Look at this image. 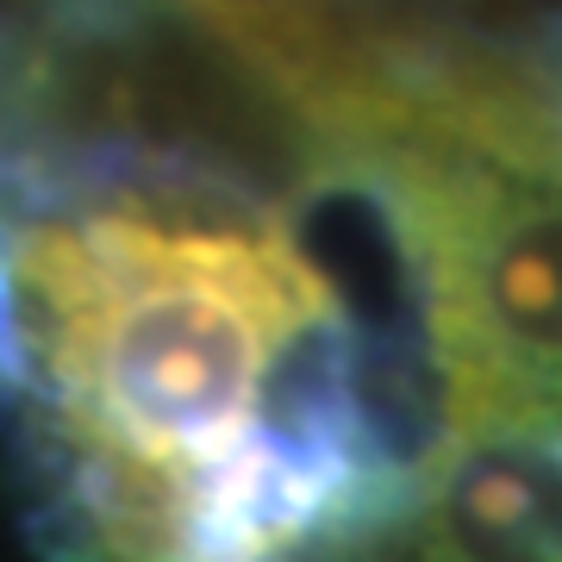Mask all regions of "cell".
Returning <instances> with one entry per match:
<instances>
[{"mask_svg": "<svg viewBox=\"0 0 562 562\" xmlns=\"http://www.w3.org/2000/svg\"><path fill=\"white\" fill-rule=\"evenodd\" d=\"M338 288L269 213L120 194L0 250L7 369L32 382L50 538L120 562L201 469L250 438Z\"/></svg>", "mask_w": 562, "mask_h": 562, "instance_id": "6da1fadb", "label": "cell"}, {"mask_svg": "<svg viewBox=\"0 0 562 562\" xmlns=\"http://www.w3.org/2000/svg\"><path fill=\"white\" fill-rule=\"evenodd\" d=\"M344 181L387 213L438 369V431L562 425V88H469Z\"/></svg>", "mask_w": 562, "mask_h": 562, "instance_id": "7a4b0ae2", "label": "cell"}, {"mask_svg": "<svg viewBox=\"0 0 562 562\" xmlns=\"http://www.w3.org/2000/svg\"><path fill=\"white\" fill-rule=\"evenodd\" d=\"M369 562H562V425L438 431Z\"/></svg>", "mask_w": 562, "mask_h": 562, "instance_id": "3957f363", "label": "cell"}]
</instances>
